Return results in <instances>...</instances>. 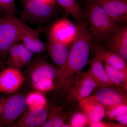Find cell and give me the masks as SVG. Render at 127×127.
Listing matches in <instances>:
<instances>
[{
  "label": "cell",
  "instance_id": "1",
  "mask_svg": "<svg viewBox=\"0 0 127 127\" xmlns=\"http://www.w3.org/2000/svg\"><path fill=\"white\" fill-rule=\"evenodd\" d=\"M86 21L77 23L76 32L65 65L55 82L56 89L64 94L88 63L92 36Z\"/></svg>",
  "mask_w": 127,
  "mask_h": 127
},
{
  "label": "cell",
  "instance_id": "2",
  "mask_svg": "<svg viewBox=\"0 0 127 127\" xmlns=\"http://www.w3.org/2000/svg\"><path fill=\"white\" fill-rule=\"evenodd\" d=\"M84 12L92 36L98 41L105 43L121 27L118 22L93 1L87 5Z\"/></svg>",
  "mask_w": 127,
  "mask_h": 127
},
{
  "label": "cell",
  "instance_id": "3",
  "mask_svg": "<svg viewBox=\"0 0 127 127\" xmlns=\"http://www.w3.org/2000/svg\"><path fill=\"white\" fill-rule=\"evenodd\" d=\"M22 5L21 20L25 23L43 25L47 23L61 11L56 5L36 0H20Z\"/></svg>",
  "mask_w": 127,
  "mask_h": 127
},
{
  "label": "cell",
  "instance_id": "4",
  "mask_svg": "<svg viewBox=\"0 0 127 127\" xmlns=\"http://www.w3.org/2000/svg\"><path fill=\"white\" fill-rule=\"evenodd\" d=\"M0 93V127H12L27 107L23 93Z\"/></svg>",
  "mask_w": 127,
  "mask_h": 127
},
{
  "label": "cell",
  "instance_id": "5",
  "mask_svg": "<svg viewBox=\"0 0 127 127\" xmlns=\"http://www.w3.org/2000/svg\"><path fill=\"white\" fill-rule=\"evenodd\" d=\"M21 20L13 16H0V59L7 60L9 50L21 41Z\"/></svg>",
  "mask_w": 127,
  "mask_h": 127
},
{
  "label": "cell",
  "instance_id": "6",
  "mask_svg": "<svg viewBox=\"0 0 127 127\" xmlns=\"http://www.w3.org/2000/svg\"><path fill=\"white\" fill-rule=\"evenodd\" d=\"M24 75L26 81L32 88L35 86L49 80L55 82L61 70L50 62L43 58L32 59L26 66Z\"/></svg>",
  "mask_w": 127,
  "mask_h": 127
},
{
  "label": "cell",
  "instance_id": "7",
  "mask_svg": "<svg viewBox=\"0 0 127 127\" xmlns=\"http://www.w3.org/2000/svg\"><path fill=\"white\" fill-rule=\"evenodd\" d=\"M97 87L96 83L89 71L83 72L64 94L65 103L79 101L88 97Z\"/></svg>",
  "mask_w": 127,
  "mask_h": 127
},
{
  "label": "cell",
  "instance_id": "8",
  "mask_svg": "<svg viewBox=\"0 0 127 127\" xmlns=\"http://www.w3.org/2000/svg\"><path fill=\"white\" fill-rule=\"evenodd\" d=\"M99 87L100 89L94 95L88 97L102 105L105 109L127 104V90L115 85Z\"/></svg>",
  "mask_w": 127,
  "mask_h": 127
},
{
  "label": "cell",
  "instance_id": "9",
  "mask_svg": "<svg viewBox=\"0 0 127 127\" xmlns=\"http://www.w3.org/2000/svg\"><path fill=\"white\" fill-rule=\"evenodd\" d=\"M49 111L48 104L27 107L12 127H41L47 119Z\"/></svg>",
  "mask_w": 127,
  "mask_h": 127
},
{
  "label": "cell",
  "instance_id": "10",
  "mask_svg": "<svg viewBox=\"0 0 127 127\" xmlns=\"http://www.w3.org/2000/svg\"><path fill=\"white\" fill-rule=\"evenodd\" d=\"M25 80V75L20 70L8 66L0 72V93H15Z\"/></svg>",
  "mask_w": 127,
  "mask_h": 127
},
{
  "label": "cell",
  "instance_id": "11",
  "mask_svg": "<svg viewBox=\"0 0 127 127\" xmlns=\"http://www.w3.org/2000/svg\"><path fill=\"white\" fill-rule=\"evenodd\" d=\"M76 26L71 21L63 18L55 22L50 28L48 40L70 45L75 36Z\"/></svg>",
  "mask_w": 127,
  "mask_h": 127
},
{
  "label": "cell",
  "instance_id": "12",
  "mask_svg": "<svg viewBox=\"0 0 127 127\" xmlns=\"http://www.w3.org/2000/svg\"><path fill=\"white\" fill-rule=\"evenodd\" d=\"M21 41L25 47L33 54H41L47 50V45L41 40L39 31L21 20Z\"/></svg>",
  "mask_w": 127,
  "mask_h": 127
},
{
  "label": "cell",
  "instance_id": "13",
  "mask_svg": "<svg viewBox=\"0 0 127 127\" xmlns=\"http://www.w3.org/2000/svg\"><path fill=\"white\" fill-rule=\"evenodd\" d=\"M118 23L127 20V0H92Z\"/></svg>",
  "mask_w": 127,
  "mask_h": 127
},
{
  "label": "cell",
  "instance_id": "14",
  "mask_svg": "<svg viewBox=\"0 0 127 127\" xmlns=\"http://www.w3.org/2000/svg\"><path fill=\"white\" fill-rule=\"evenodd\" d=\"M108 50L127 61V27L121 26L105 42Z\"/></svg>",
  "mask_w": 127,
  "mask_h": 127
},
{
  "label": "cell",
  "instance_id": "15",
  "mask_svg": "<svg viewBox=\"0 0 127 127\" xmlns=\"http://www.w3.org/2000/svg\"><path fill=\"white\" fill-rule=\"evenodd\" d=\"M91 50L94 57L99 58L104 63L114 68L127 70V62L114 53L105 50L100 43H92Z\"/></svg>",
  "mask_w": 127,
  "mask_h": 127
},
{
  "label": "cell",
  "instance_id": "16",
  "mask_svg": "<svg viewBox=\"0 0 127 127\" xmlns=\"http://www.w3.org/2000/svg\"><path fill=\"white\" fill-rule=\"evenodd\" d=\"M47 51L55 66L61 70L65 65L68 57L71 45L52 40H48Z\"/></svg>",
  "mask_w": 127,
  "mask_h": 127
},
{
  "label": "cell",
  "instance_id": "17",
  "mask_svg": "<svg viewBox=\"0 0 127 127\" xmlns=\"http://www.w3.org/2000/svg\"><path fill=\"white\" fill-rule=\"evenodd\" d=\"M79 106L87 117L89 123L101 121L105 115V109L103 106L88 97L79 101Z\"/></svg>",
  "mask_w": 127,
  "mask_h": 127
},
{
  "label": "cell",
  "instance_id": "18",
  "mask_svg": "<svg viewBox=\"0 0 127 127\" xmlns=\"http://www.w3.org/2000/svg\"><path fill=\"white\" fill-rule=\"evenodd\" d=\"M88 63L89 68L88 71L96 83L97 87H102L114 85L109 79L103 62L100 59L94 57Z\"/></svg>",
  "mask_w": 127,
  "mask_h": 127
},
{
  "label": "cell",
  "instance_id": "19",
  "mask_svg": "<svg viewBox=\"0 0 127 127\" xmlns=\"http://www.w3.org/2000/svg\"><path fill=\"white\" fill-rule=\"evenodd\" d=\"M66 11L70 14L77 23L86 21L85 12L77 0H56Z\"/></svg>",
  "mask_w": 127,
  "mask_h": 127
},
{
  "label": "cell",
  "instance_id": "20",
  "mask_svg": "<svg viewBox=\"0 0 127 127\" xmlns=\"http://www.w3.org/2000/svg\"><path fill=\"white\" fill-rule=\"evenodd\" d=\"M103 65L107 75L113 83L127 91V70L114 68L105 63Z\"/></svg>",
  "mask_w": 127,
  "mask_h": 127
},
{
  "label": "cell",
  "instance_id": "21",
  "mask_svg": "<svg viewBox=\"0 0 127 127\" xmlns=\"http://www.w3.org/2000/svg\"><path fill=\"white\" fill-rule=\"evenodd\" d=\"M66 114L61 107L49 109L47 119L41 127H62L66 119Z\"/></svg>",
  "mask_w": 127,
  "mask_h": 127
},
{
  "label": "cell",
  "instance_id": "22",
  "mask_svg": "<svg viewBox=\"0 0 127 127\" xmlns=\"http://www.w3.org/2000/svg\"><path fill=\"white\" fill-rule=\"evenodd\" d=\"M18 43L14 45L9 50L5 63L9 67L21 70L22 68L21 65Z\"/></svg>",
  "mask_w": 127,
  "mask_h": 127
},
{
  "label": "cell",
  "instance_id": "23",
  "mask_svg": "<svg viewBox=\"0 0 127 127\" xmlns=\"http://www.w3.org/2000/svg\"><path fill=\"white\" fill-rule=\"evenodd\" d=\"M27 107L45 106L47 105V101L43 93L34 91L26 96Z\"/></svg>",
  "mask_w": 127,
  "mask_h": 127
},
{
  "label": "cell",
  "instance_id": "24",
  "mask_svg": "<svg viewBox=\"0 0 127 127\" xmlns=\"http://www.w3.org/2000/svg\"><path fill=\"white\" fill-rule=\"evenodd\" d=\"M0 11L5 15L15 16L18 12L15 0H0Z\"/></svg>",
  "mask_w": 127,
  "mask_h": 127
},
{
  "label": "cell",
  "instance_id": "25",
  "mask_svg": "<svg viewBox=\"0 0 127 127\" xmlns=\"http://www.w3.org/2000/svg\"><path fill=\"white\" fill-rule=\"evenodd\" d=\"M105 115L112 120L118 116L127 115V105L123 104L106 108Z\"/></svg>",
  "mask_w": 127,
  "mask_h": 127
},
{
  "label": "cell",
  "instance_id": "26",
  "mask_svg": "<svg viewBox=\"0 0 127 127\" xmlns=\"http://www.w3.org/2000/svg\"><path fill=\"white\" fill-rule=\"evenodd\" d=\"M89 120L86 114L83 112H76L71 119V127H84L88 125Z\"/></svg>",
  "mask_w": 127,
  "mask_h": 127
},
{
  "label": "cell",
  "instance_id": "27",
  "mask_svg": "<svg viewBox=\"0 0 127 127\" xmlns=\"http://www.w3.org/2000/svg\"><path fill=\"white\" fill-rule=\"evenodd\" d=\"M18 45L20 49L21 65L23 68L32 61L33 54L25 47L22 42H19Z\"/></svg>",
  "mask_w": 127,
  "mask_h": 127
},
{
  "label": "cell",
  "instance_id": "28",
  "mask_svg": "<svg viewBox=\"0 0 127 127\" xmlns=\"http://www.w3.org/2000/svg\"><path fill=\"white\" fill-rule=\"evenodd\" d=\"M88 125L91 127H124L121 124L109 122L100 121L96 122L88 123Z\"/></svg>",
  "mask_w": 127,
  "mask_h": 127
},
{
  "label": "cell",
  "instance_id": "29",
  "mask_svg": "<svg viewBox=\"0 0 127 127\" xmlns=\"http://www.w3.org/2000/svg\"><path fill=\"white\" fill-rule=\"evenodd\" d=\"M113 120H117L120 124L124 127H127V115L118 116L114 119Z\"/></svg>",
  "mask_w": 127,
  "mask_h": 127
},
{
  "label": "cell",
  "instance_id": "30",
  "mask_svg": "<svg viewBox=\"0 0 127 127\" xmlns=\"http://www.w3.org/2000/svg\"><path fill=\"white\" fill-rule=\"evenodd\" d=\"M36 0L40 2L53 5H56L57 3L56 0Z\"/></svg>",
  "mask_w": 127,
  "mask_h": 127
},
{
  "label": "cell",
  "instance_id": "31",
  "mask_svg": "<svg viewBox=\"0 0 127 127\" xmlns=\"http://www.w3.org/2000/svg\"><path fill=\"white\" fill-rule=\"evenodd\" d=\"M5 63L4 62L2 61H1L0 60V66L1 65Z\"/></svg>",
  "mask_w": 127,
  "mask_h": 127
},
{
  "label": "cell",
  "instance_id": "32",
  "mask_svg": "<svg viewBox=\"0 0 127 127\" xmlns=\"http://www.w3.org/2000/svg\"><path fill=\"white\" fill-rule=\"evenodd\" d=\"M83 0L86 1H89V2L91 1L92 0Z\"/></svg>",
  "mask_w": 127,
  "mask_h": 127
}]
</instances>
